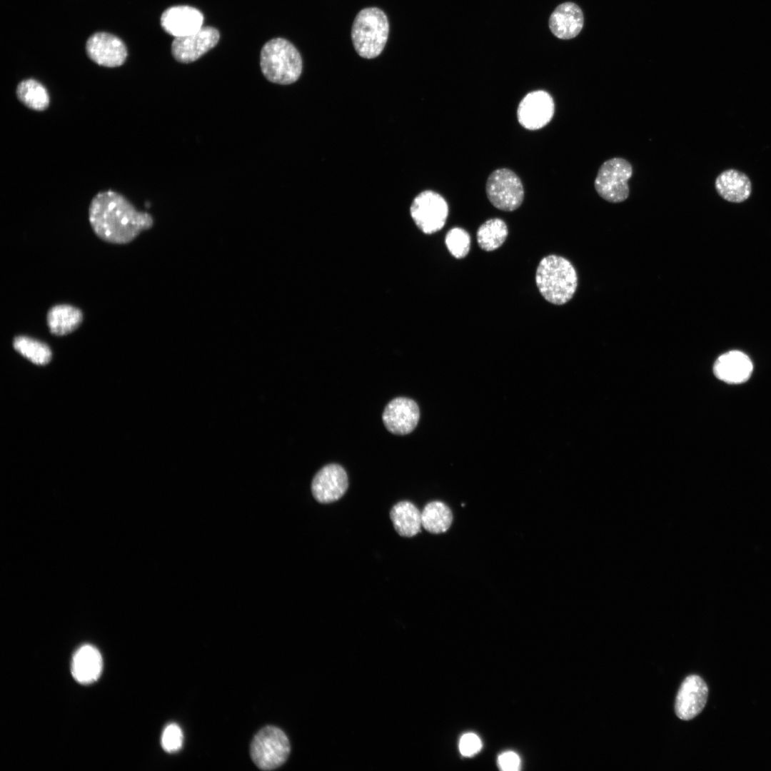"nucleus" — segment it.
I'll return each instance as SVG.
<instances>
[{
	"label": "nucleus",
	"mask_w": 771,
	"mask_h": 771,
	"mask_svg": "<svg viewBox=\"0 0 771 771\" xmlns=\"http://www.w3.org/2000/svg\"><path fill=\"white\" fill-rule=\"evenodd\" d=\"M183 735L181 727L176 723L168 725L161 735V746L168 752H178L183 745Z\"/></svg>",
	"instance_id": "obj_27"
},
{
	"label": "nucleus",
	"mask_w": 771,
	"mask_h": 771,
	"mask_svg": "<svg viewBox=\"0 0 771 771\" xmlns=\"http://www.w3.org/2000/svg\"><path fill=\"white\" fill-rule=\"evenodd\" d=\"M390 518L395 531L402 537L410 538L420 532L421 513L410 501H400L390 511Z\"/></svg>",
	"instance_id": "obj_20"
},
{
	"label": "nucleus",
	"mask_w": 771,
	"mask_h": 771,
	"mask_svg": "<svg viewBox=\"0 0 771 771\" xmlns=\"http://www.w3.org/2000/svg\"><path fill=\"white\" fill-rule=\"evenodd\" d=\"M420 418V410L412 399L398 397L386 406L382 419L386 429L395 435H406L416 427Z\"/></svg>",
	"instance_id": "obj_14"
},
{
	"label": "nucleus",
	"mask_w": 771,
	"mask_h": 771,
	"mask_svg": "<svg viewBox=\"0 0 771 771\" xmlns=\"http://www.w3.org/2000/svg\"><path fill=\"white\" fill-rule=\"evenodd\" d=\"M633 173L630 162L622 158L605 161L600 167L594 186L598 195L610 203H620L629 196L628 180Z\"/></svg>",
	"instance_id": "obj_6"
},
{
	"label": "nucleus",
	"mask_w": 771,
	"mask_h": 771,
	"mask_svg": "<svg viewBox=\"0 0 771 771\" xmlns=\"http://www.w3.org/2000/svg\"><path fill=\"white\" fill-rule=\"evenodd\" d=\"M498 763L503 770L516 771L520 769V759L514 752L508 751L498 756Z\"/></svg>",
	"instance_id": "obj_29"
},
{
	"label": "nucleus",
	"mask_w": 771,
	"mask_h": 771,
	"mask_svg": "<svg viewBox=\"0 0 771 771\" xmlns=\"http://www.w3.org/2000/svg\"><path fill=\"white\" fill-rule=\"evenodd\" d=\"M554 113L555 104L551 95L545 91L536 90L528 93L520 101L517 118L523 128L535 131L545 126Z\"/></svg>",
	"instance_id": "obj_9"
},
{
	"label": "nucleus",
	"mask_w": 771,
	"mask_h": 771,
	"mask_svg": "<svg viewBox=\"0 0 771 771\" xmlns=\"http://www.w3.org/2000/svg\"><path fill=\"white\" fill-rule=\"evenodd\" d=\"M448 213V205L445 199L431 190L419 193L410 206L413 220L418 228L426 234L441 230L445 224Z\"/></svg>",
	"instance_id": "obj_8"
},
{
	"label": "nucleus",
	"mask_w": 771,
	"mask_h": 771,
	"mask_svg": "<svg viewBox=\"0 0 771 771\" xmlns=\"http://www.w3.org/2000/svg\"><path fill=\"white\" fill-rule=\"evenodd\" d=\"M161 26L168 34L181 37L198 31L203 23V15L197 9L186 5L166 9L161 16Z\"/></svg>",
	"instance_id": "obj_15"
},
{
	"label": "nucleus",
	"mask_w": 771,
	"mask_h": 771,
	"mask_svg": "<svg viewBox=\"0 0 771 771\" xmlns=\"http://www.w3.org/2000/svg\"><path fill=\"white\" fill-rule=\"evenodd\" d=\"M89 219L99 238L116 244L131 242L153 223L149 213L137 211L123 195L113 191L100 192L93 198Z\"/></svg>",
	"instance_id": "obj_1"
},
{
	"label": "nucleus",
	"mask_w": 771,
	"mask_h": 771,
	"mask_svg": "<svg viewBox=\"0 0 771 771\" xmlns=\"http://www.w3.org/2000/svg\"><path fill=\"white\" fill-rule=\"evenodd\" d=\"M508 235L506 223L501 218L487 220L478 229L477 243L485 251H493L500 247Z\"/></svg>",
	"instance_id": "obj_23"
},
{
	"label": "nucleus",
	"mask_w": 771,
	"mask_h": 771,
	"mask_svg": "<svg viewBox=\"0 0 771 771\" xmlns=\"http://www.w3.org/2000/svg\"><path fill=\"white\" fill-rule=\"evenodd\" d=\"M388 34L389 22L386 13L378 7H366L356 14L351 36L357 54L371 59L382 53Z\"/></svg>",
	"instance_id": "obj_4"
},
{
	"label": "nucleus",
	"mask_w": 771,
	"mask_h": 771,
	"mask_svg": "<svg viewBox=\"0 0 771 771\" xmlns=\"http://www.w3.org/2000/svg\"><path fill=\"white\" fill-rule=\"evenodd\" d=\"M707 695V686L700 676L691 675L687 677L676 696L675 710L677 716L683 720L696 717L705 707Z\"/></svg>",
	"instance_id": "obj_13"
},
{
	"label": "nucleus",
	"mask_w": 771,
	"mask_h": 771,
	"mask_svg": "<svg viewBox=\"0 0 771 771\" xmlns=\"http://www.w3.org/2000/svg\"><path fill=\"white\" fill-rule=\"evenodd\" d=\"M291 752L286 735L280 728L266 726L253 737L250 747L251 757L261 770H272L285 763Z\"/></svg>",
	"instance_id": "obj_5"
},
{
	"label": "nucleus",
	"mask_w": 771,
	"mask_h": 771,
	"mask_svg": "<svg viewBox=\"0 0 771 771\" xmlns=\"http://www.w3.org/2000/svg\"><path fill=\"white\" fill-rule=\"evenodd\" d=\"M482 747L480 737L473 732L464 734L459 742L460 753L465 757H470L478 752Z\"/></svg>",
	"instance_id": "obj_28"
},
{
	"label": "nucleus",
	"mask_w": 771,
	"mask_h": 771,
	"mask_svg": "<svg viewBox=\"0 0 771 771\" xmlns=\"http://www.w3.org/2000/svg\"><path fill=\"white\" fill-rule=\"evenodd\" d=\"M541 296L549 303L561 306L572 299L578 287V275L567 258L549 255L541 259L535 273Z\"/></svg>",
	"instance_id": "obj_2"
},
{
	"label": "nucleus",
	"mask_w": 771,
	"mask_h": 771,
	"mask_svg": "<svg viewBox=\"0 0 771 771\" xmlns=\"http://www.w3.org/2000/svg\"><path fill=\"white\" fill-rule=\"evenodd\" d=\"M86 49L93 61L105 67L120 66L127 57L124 43L117 36L106 32L92 34L87 40Z\"/></svg>",
	"instance_id": "obj_12"
},
{
	"label": "nucleus",
	"mask_w": 771,
	"mask_h": 771,
	"mask_svg": "<svg viewBox=\"0 0 771 771\" xmlns=\"http://www.w3.org/2000/svg\"><path fill=\"white\" fill-rule=\"evenodd\" d=\"M752 372V361L745 353L739 351L723 353L714 364V373L717 378L729 383L745 382Z\"/></svg>",
	"instance_id": "obj_17"
},
{
	"label": "nucleus",
	"mask_w": 771,
	"mask_h": 771,
	"mask_svg": "<svg viewBox=\"0 0 771 771\" xmlns=\"http://www.w3.org/2000/svg\"><path fill=\"white\" fill-rule=\"evenodd\" d=\"M219 39L218 29L212 26H202L191 34L175 37L171 44V54L178 62L191 63L213 49Z\"/></svg>",
	"instance_id": "obj_10"
},
{
	"label": "nucleus",
	"mask_w": 771,
	"mask_h": 771,
	"mask_svg": "<svg viewBox=\"0 0 771 771\" xmlns=\"http://www.w3.org/2000/svg\"><path fill=\"white\" fill-rule=\"evenodd\" d=\"M16 93L23 104L34 111H44L49 105V95L46 89L35 79L21 81L17 86Z\"/></svg>",
	"instance_id": "obj_24"
},
{
	"label": "nucleus",
	"mask_w": 771,
	"mask_h": 771,
	"mask_svg": "<svg viewBox=\"0 0 771 771\" xmlns=\"http://www.w3.org/2000/svg\"><path fill=\"white\" fill-rule=\"evenodd\" d=\"M584 23L582 9L575 3L567 1L558 5L549 18V28L558 39H571L581 31Z\"/></svg>",
	"instance_id": "obj_16"
},
{
	"label": "nucleus",
	"mask_w": 771,
	"mask_h": 771,
	"mask_svg": "<svg viewBox=\"0 0 771 771\" xmlns=\"http://www.w3.org/2000/svg\"><path fill=\"white\" fill-rule=\"evenodd\" d=\"M260 66L267 80L286 85L299 79L303 61L301 54L291 42L283 38H275L263 45Z\"/></svg>",
	"instance_id": "obj_3"
},
{
	"label": "nucleus",
	"mask_w": 771,
	"mask_h": 771,
	"mask_svg": "<svg viewBox=\"0 0 771 771\" xmlns=\"http://www.w3.org/2000/svg\"><path fill=\"white\" fill-rule=\"evenodd\" d=\"M485 191L492 205L504 211L516 210L524 199L521 180L514 171L506 168H498L489 175Z\"/></svg>",
	"instance_id": "obj_7"
},
{
	"label": "nucleus",
	"mask_w": 771,
	"mask_h": 771,
	"mask_svg": "<svg viewBox=\"0 0 771 771\" xmlns=\"http://www.w3.org/2000/svg\"><path fill=\"white\" fill-rule=\"evenodd\" d=\"M13 346L23 356L37 365H45L51 358V351L46 343L29 336H16Z\"/></svg>",
	"instance_id": "obj_25"
},
{
	"label": "nucleus",
	"mask_w": 771,
	"mask_h": 771,
	"mask_svg": "<svg viewBox=\"0 0 771 771\" xmlns=\"http://www.w3.org/2000/svg\"><path fill=\"white\" fill-rule=\"evenodd\" d=\"M715 186L718 194L727 201L742 203L752 193V183L749 177L736 169L722 171L715 179Z\"/></svg>",
	"instance_id": "obj_19"
},
{
	"label": "nucleus",
	"mask_w": 771,
	"mask_h": 771,
	"mask_svg": "<svg viewBox=\"0 0 771 771\" xmlns=\"http://www.w3.org/2000/svg\"><path fill=\"white\" fill-rule=\"evenodd\" d=\"M445 246L450 253L456 258H463L469 253L470 236L463 228L454 227L450 228L445 238Z\"/></svg>",
	"instance_id": "obj_26"
},
{
	"label": "nucleus",
	"mask_w": 771,
	"mask_h": 771,
	"mask_svg": "<svg viewBox=\"0 0 771 771\" xmlns=\"http://www.w3.org/2000/svg\"><path fill=\"white\" fill-rule=\"evenodd\" d=\"M102 657L96 647L91 645L81 646L74 653L71 661V674L81 684H90L101 675Z\"/></svg>",
	"instance_id": "obj_18"
},
{
	"label": "nucleus",
	"mask_w": 771,
	"mask_h": 771,
	"mask_svg": "<svg viewBox=\"0 0 771 771\" xmlns=\"http://www.w3.org/2000/svg\"><path fill=\"white\" fill-rule=\"evenodd\" d=\"M421 521L425 530L433 534H440L450 528L453 514L444 503L432 501L427 503L421 512Z\"/></svg>",
	"instance_id": "obj_22"
},
{
	"label": "nucleus",
	"mask_w": 771,
	"mask_h": 771,
	"mask_svg": "<svg viewBox=\"0 0 771 771\" xmlns=\"http://www.w3.org/2000/svg\"><path fill=\"white\" fill-rule=\"evenodd\" d=\"M348 487V478L345 469L338 464L331 463L320 469L313 478L311 492L320 503H330L339 500Z\"/></svg>",
	"instance_id": "obj_11"
},
{
	"label": "nucleus",
	"mask_w": 771,
	"mask_h": 771,
	"mask_svg": "<svg viewBox=\"0 0 771 771\" xmlns=\"http://www.w3.org/2000/svg\"><path fill=\"white\" fill-rule=\"evenodd\" d=\"M82 321L81 311L68 304L52 306L46 315V322L50 332L59 336L74 331L79 327Z\"/></svg>",
	"instance_id": "obj_21"
}]
</instances>
